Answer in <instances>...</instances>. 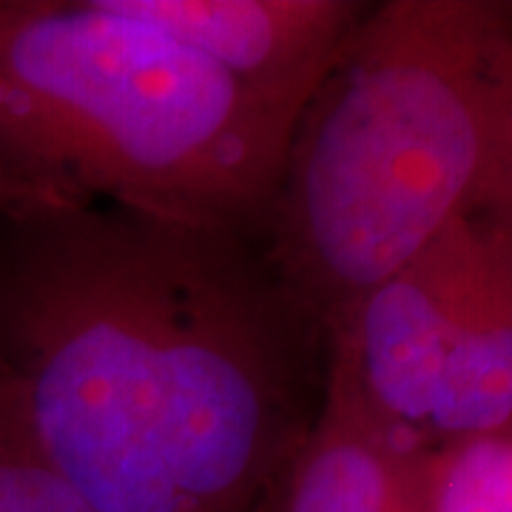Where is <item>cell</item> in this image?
<instances>
[{
    "label": "cell",
    "mask_w": 512,
    "mask_h": 512,
    "mask_svg": "<svg viewBox=\"0 0 512 512\" xmlns=\"http://www.w3.org/2000/svg\"><path fill=\"white\" fill-rule=\"evenodd\" d=\"M37 202H72V200H60L55 194L37 188V185L20 180L18 174L6 171L0 165V214L3 211H15V208H23V205H37Z\"/></svg>",
    "instance_id": "cell-11"
},
{
    "label": "cell",
    "mask_w": 512,
    "mask_h": 512,
    "mask_svg": "<svg viewBox=\"0 0 512 512\" xmlns=\"http://www.w3.org/2000/svg\"><path fill=\"white\" fill-rule=\"evenodd\" d=\"M473 217H481L493 228L512 237V100L507 120H504V131H501V143L495 151L493 174H490V183L484 188V197L478 202V211Z\"/></svg>",
    "instance_id": "cell-10"
},
{
    "label": "cell",
    "mask_w": 512,
    "mask_h": 512,
    "mask_svg": "<svg viewBox=\"0 0 512 512\" xmlns=\"http://www.w3.org/2000/svg\"><path fill=\"white\" fill-rule=\"evenodd\" d=\"M441 444L427 456V512H512V430Z\"/></svg>",
    "instance_id": "cell-8"
},
{
    "label": "cell",
    "mask_w": 512,
    "mask_h": 512,
    "mask_svg": "<svg viewBox=\"0 0 512 512\" xmlns=\"http://www.w3.org/2000/svg\"><path fill=\"white\" fill-rule=\"evenodd\" d=\"M512 100L510 0L370 6L293 120L262 245L333 339L493 174Z\"/></svg>",
    "instance_id": "cell-2"
},
{
    "label": "cell",
    "mask_w": 512,
    "mask_h": 512,
    "mask_svg": "<svg viewBox=\"0 0 512 512\" xmlns=\"http://www.w3.org/2000/svg\"><path fill=\"white\" fill-rule=\"evenodd\" d=\"M510 430H512V427H510Z\"/></svg>",
    "instance_id": "cell-12"
},
{
    "label": "cell",
    "mask_w": 512,
    "mask_h": 512,
    "mask_svg": "<svg viewBox=\"0 0 512 512\" xmlns=\"http://www.w3.org/2000/svg\"><path fill=\"white\" fill-rule=\"evenodd\" d=\"M328 365L262 239L100 202L0 214V373L97 512H254Z\"/></svg>",
    "instance_id": "cell-1"
},
{
    "label": "cell",
    "mask_w": 512,
    "mask_h": 512,
    "mask_svg": "<svg viewBox=\"0 0 512 512\" xmlns=\"http://www.w3.org/2000/svg\"><path fill=\"white\" fill-rule=\"evenodd\" d=\"M484 225L490 234L487 268L441 370L427 421V433L441 441L512 427V237Z\"/></svg>",
    "instance_id": "cell-7"
},
{
    "label": "cell",
    "mask_w": 512,
    "mask_h": 512,
    "mask_svg": "<svg viewBox=\"0 0 512 512\" xmlns=\"http://www.w3.org/2000/svg\"><path fill=\"white\" fill-rule=\"evenodd\" d=\"M487 254V225L461 217L382 279L333 336L345 342L367 399L424 436L441 370L476 299Z\"/></svg>",
    "instance_id": "cell-4"
},
{
    "label": "cell",
    "mask_w": 512,
    "mask_h": 512,
    "mask_svg": "<svg viewBox=\"0 0 512 512\" xmlns=\"http://www.w3.org/2000/svg\"><path fill=\"white\" fill-rule=\"evenodd\" d=\"M427 436L367 399L342 339L308 436L254 512H427Z\"/></svg>",
    "instance_id": "cell-6"
},
{
    "label": "cell",
    "mask_w": 512,
    "mask_h": 512,
    "mask_svg": "<svg viewBox=\"0 0 512 512\" xmlns=\"http://www.w3.org/2000/svg\"><path fill=\"white\" fill-rule=\"evenodd\" d=\"M0 512H97L46 453L0 373Z\"/></svg>",
    "instance_id": "cell-9"
},
{
    "label": "cell",
    "mask_w": 512,
    "mask_h": 512,
    "mask_svg": "<svg viewBox=\"0 0 512 512\" xmlns=\"http://www.w3.org/2000/svg\"><path fill=\"white\" fill-rule=\"evenodd\" d=\"M291 123L114 0H0V165L262 239Z\"/></svg>",
    "instance_id": "cell-3"
},
{
    "label": "cell",
    "mask_w": 512,
    "mask_h": 512,
    "mask_svg": "<svg viewBox=\"0 0 512 512\" xmlns=\"http://www.w3.org/2000/svg\"><path fill=\"white\" fill-rule=\"evenodd\" d=\"M234 80L293 126L367 3L356 0H114Z\"/></svg>",
    "instance_id": "cell-5"
}]
</instances>
